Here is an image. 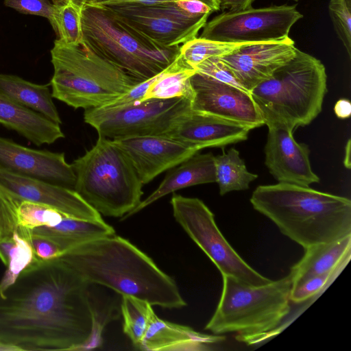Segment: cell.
<instances>
[{"label":"cell","mask_w":351,"mask_h":351,"mask_svg":"<svg viewBox=\"0 0 351 351\" xmlns=\"http://www.w3.org/2000/svg\"><path fill=\"white\" fill-rule=\"evenodd\" d=\"M59 258L90 285L152 306L169 309L186 306L174 280L146 254L115 234L77 246Z\"/></svg>","instance_id":"2"},{"label":"cell","mask_w":351,"mask_h":351,"mask_svg":"<svg viewBox=\"0 0 351 351\" xmlns=\"http://www.w3.org/2000/svg\"><path fill=\"white\" fill-rule=\"evenodd\" d=\"M113 141L128 156L143 184L199 151L189 143L165 135L132 136Z\"/></svg>","instance_id":"15"},{"label":"cell","mask_w":351,"mask_h":351,"mask_svg":"<svg viewBox=\"0 0 351 351\" xmlns=\"http://www.w3.org/2000/svg\"><path fill=\"white\" fill-rule=\"evenodd\" d=\"M19 233L25 237L32 245L36 256L44 261L58 258L64 253L52 241L29 233L23 228H17Z\"/></svg>","instance_id":"38"},{"label":"cell","mask_w":351,"mask_h":351,"mask_svg":"<svg viewBox=\"0 0 351 351\" xmlns=\"http://www.w3.org/2000/svg\"><path fill=\"white\" fill-rule=\"evenodd\" d=\"M252 128L237 122L193 110L180 115L165 136L189 143L199 151L223 147L247 139Z\"/></svg>","instance_id":"19"},{"label":"cell","mask_w":351,"mask_h":351,"mask_svg":"<svg viewBox=\"0 0 351 351\" xmlns=\"http://www.w3.org/2000/svg\"><path fill=\"white\" fill-rule=\"evenodd\" d=\"M0 123L38 146L64 137L60 124L1 95Z\"/></svg>","instance_id":"22"},{"label":"cell","mask_w":351,"mask_h":351,"mask_svg":"<svg viewBox=\"0 0 351 351\" xmlns=\"http://www.w3.org/2000/svg\"><path fill=\"white\" fill-rule=\"evenodd\" d=\"M216 310L205 329L215 335L237 332L241 341L273 332L290 312L289 275L262 285H251L221 275Z\"/></svg>","instance_id":"8"},{"label":"cell","mask_w":351,"mask_h":351,"mask_svg":"<svg viewBox=\"0 0 351 351\" xmlns=\"http://www.w3.org/2000/svg\"><path fill=\"white\" fill-rule=\"evenodd\" d=\"M81 25L83 45L139 82L162 72L179 54L180 46L154 43L103 5L82 3Z\"/></svg>","instance_id":"6"},{"label":"cell","mask_w":351,"mask_h":351,"mask_svg":"<svg viewBox=\"0 0 351 351\" xmlns=\"http://www.w3.org/2000/svg\"><path fill=\"white\" fill-rule=\"evenodd\" d=\"M90 285L59 258H37L0 293V341L21 351L84 350L97 322Z\"/></svg>","instance_id":"1"},{"label":"cell","mask_w":351,"mask_h":351,"mask_svg":"<svg viewBox=\"0 0 351 351\" xmlns=\"http://www.w3.org/2000/svg\"><path fill=\"white\" fill-rule=\"evenodd\" d=\"M191 108L185 97L150 98L117 106L88 108L84 121L94 128L98 136L109 139L164 135L173 121Z\"/></svg>","instance_id":"9"},{"label":"cell","mask_w":351,"mask_h":351,"mask_svg":"<svg viewBox=\"0 0 351 351\" xmlns=\"http://www.w3.org/2000/svg\"><path fill=\"white\" fill-rule=\"evenodd\" d=\"M25 230L32 234L52 241L64 254L88 241L115 234L114 229L104 221L82 220L68 216H64L58 224L53 227Z\"/></svg>","instance_id":"24"},{"label":"cell","mask_w":351,"mask_h":351,"mask_svg":"<svg viewBox=\"0 0 351 351\" xmlns=\"http://www.w3.org/2000/svg\"><path fill=\"white\" fill-rule=\"evenodd\" d=\"M342 270L339 269L316 275L292 286L290 294L291 302L294 303L303 302L324 291Z\"/></svg>","instance_id":"34"},{"label":"cell","mask_w":351,"mask_h":351,"mask_svg":"<svg viewBox=\"0 0 351 351\" xmlns=\"http://www.w3.org/2000/svg\"><path fill=\"white\" fill-rule=\"evenodd\" d=\"M302 17L295 5L228 11L207 22L199 38L232 43L278 41L288 37L293 25Z\"/></svg>","instance_id":"11"},{"label":"cell","mask_w":351,"mask_h":351,"mask_svg":"<svg viewBox=\"0 0 351 351\" xmlns=\"http://www.w3.org/2000/svg\"><path fill=\"white\" fill-rule=\"evenodd\" d=\"M222 335H206L177 324L152 313L139 349L161 350H208L212 344L223 341Z\"/></svg>","instance_id":"20"},{"label":"cell","mask_w":351,"mask_h":351,"mask_svg":"<svg viewBox=\"0 0 351 351\" xmlns=\"http://www.w3.org/2000/svg\"><path fill=\"white\" fill-rule=\"evenodd\" d=\"M211 182H216L215 156L212 153H197L171 168L158 187L122 219L136 214L160 198L178 190Z\"/></svg>","instance_id":"21"},{"label":"cell","mask_w":351,"mask_h":351,"mask_svg":"<svg viewBox=\"0 0 351 351\" xmlns=\"http://www.w3.org/2000/svg\"><path fill=\"white\" fill-rule=\"evenodd\" d=\"M0 351H21V350L15 345L0 341Z\"/></svg>","instance_id":"44"},{"label":"cell","mask_w":351,"mask_h":351,"mask_svg":"<svg viewBox=\"0 0 351 351\" xmlns=\"http://www.w3.org/2000/svg\"><path fill=\"white\" fill-rule=\"evenodd\" d=\"M248 43H232L195 38L180 46L178 56L188 66L194 69L211 57L226 56Z\"/></svg>","instance_id":"30"},{"label":"cell","mask_w":351,"mask_h":351,"mask_svg":"<svg viewBox=\"0 0 351 351\" xmlns=\"http://www.w3.org/2000/svg\"><path fill=\"white\" fill-rule=\"evenodd\" d=\"M194 69L195 72L198 73L240 89L247 90L239 83L231 70L219 58V57L209 58L197 64Z\"/></svg>","instance_id":"35"},{"label":"cell","mask_w":351,"mask_h":351,"mask_svg":"<svg viewBox=\"0 0 351 351\" xmlns=\"http://www.w3.org/2000/svg\"><path fill=\"white\" fill-rule=\"evenodd\" d=\"M75 1H76L77 3L79 4H82V3H84L87 1H88L89 0H74Z\"/></svg>","instance_id":"45"},{"label":"cell","mask_w":351,"mask_h":351,"mask_svg":"<svg viewBox=\"0 0 351 351\" xmlns=\"http://www.w3.org/2000/svg\"><path fill=\"white\" fill-rule=\"evenodd\" d=\"M253 0H221L220 10L228 11H241L250 9Z\"/></svg>","instance_id":"41"},{"label":"cell","mask_w":351,"mask_h":351,"mask_svg":"<svg viewBox=\"0 0 351 351\" xmlns=\"http://www.w3.org/2000/svg\"><path fill=\"white\" fill-rule=\"evenodd\" d=\"M120 308L123 317V331L132 344L139 349L154 312L152 305L143 300L123 295Z\"/></svg>","instance_id":"29"},{"label":"cell","mask_w":351,"mask_h":351,"mask_svg":"<svg viewBox=\"0 0 351 351\" xmlns=\"http://www.w3.org/2000/svg\"><path fill=\"white\" fill-rule=\"evenodd\" d=\"M267 141L265 146V165L278 182L309 186L319 182L309 160L310 149L304 143H298L293 131L278 123L267 124Z\"/></svg>","instance_id":"16"},{"label":"cell","mask_w":351,"mask_h":351,"mask_svg":"<svg viewBox=\"0 0 351 351\" xmlns=\"http://www.w3.org/2000/svg\"><path fill=\"white\" fill-rule=\"evenodd\" d=\"M15 247L16 242L12 234L0 236V259L5 267Z\"/></svg>","instance_id":"40"},{"label":"cell","mask_w":351,"mask_h":351,"mask_svg":"<svg viewBox=\"0 0 351 351\" xmlns=\"http://www.w3.org/2000/svg\"><path fill=\"white\" fill-rule=\"evenodd\" d=\"M296 49L294 41L288 36L278 41L247 44L219 58L250 93L293 58Z\"/></svg>","instance_id":"17"},{"label":"cell","mask_w":351,"mask_h":351,"mask_svg":"<svg viewBox=\"0 0 351 351\" xmlns=\"http://www.w3.org/2000/svg\"><path fill=\"white\" fill-rule=\"evenodd\" d=\"M250 202L304 249L351 235V201L344 197L278 182L256 187Z\"/></svg>","instance_id":"3"},{"label":"cell","mask_w":351,"mask_h":351,"mask_svg":"<svg viewBox=\"0 0 351 351\" xmlns=\"http://www.w3.org/2000/svg\"><path fill=\"white\" fill-rule=\"evenodd\" d=\"M195 72L194 69L186 65L178 56L171 64L156 75L141 101L150 98L185 97L192 101L193 90L191 77Z\"/></svg>","instance_id":"26"},{"label":"cell","mask_w":351,"mask_h":351,"mask_svg":"<svg viewBox=\"0 0 351 351\" xmlns=\"http://www.w3.org/2000/svg\"><path fill=\"white\" fill-rule=\"evenodd\" d=\"M350 139H349L346 143L345 148V157L343 160V165L346 168L350 169L351 166V160H350V151H351V145H350Z\"/></svg>","instance_id":"43"},{"label":"cell","mask_w":351,"mask_h":351,"mask_svg":"<svg viewBox=\"0 0 351 351\" xmlns=\"http://www.w3.org/2000/svg\"><path fill=\"white\" fill-rule=\"evenodd\" d=\"M51 57L52 97L75 109L106 106L141 82L82 43L56 39Z\"/></svg>","instance_id":"5"},{"label":"cell","mask_w":351,"mask_h":351,"mask_svg":"<svg viewBox=\"0 0 351 351\" xmlns=\"http://www.w3.org/2000/svg\"><path fill=\"white\" fill-rule=\"evenodd\" d=\"M328 10L335 32L351 57V0H330Z\"/></svg>","instance_id":"33"},{"label":"cell","mask_w":351,"mask_h":351,"mask_svg":"<svg viewBox=\"0 0 351 351\" xmlns=\"http://www.w3.org/2000/svg\"><path fill=\"white\" fill-rule=\"evenodd\" d=\"M12 236L16 242V247L0 281V293L10 287L22 271L37 258L31 243L17 230L12 232Z\"/></svg>","instance_id":"32"},{"label":"cell","mask_w":351,"mask_h":351,"mask_svg":"<svg viewBox=\"0 0 351 351\" xmlns=\"http://www.w3.org/2000/svg\"><path fill=\"white\" fill-rule=\"evenodd\" d=\"M49 85L34 84L14 75L0 74L1 96L60 124Z\"/></svg>","instance_id":"25"},{"label":"cell","mask_w":351,"mask_h":351,"mask_svg":"<svg viewBox=\"0 0 351 351\" xmlns=\"http://www.w3.org/2000/svg\"><path fill=\"white\" fill-rule=\"evenodd\" d=\"M73 189L104 216L121 217L141 202L143 183L131 160L112 139L98 137L95 145L71 164Z\"/></svg>","instance_id":"7"},{"label":"cell","mask_w":351,"mask_h":351,"mask_svg":"<svg viewBox=\"0 0 351 351\" xmlns=\"http://www.w3.org/2000/svg\"><path fill=\"white\" fill-rule=\"evenodd\" d=\"M105 7L125 24L164 47L180 46L196 38L209 16L189 12L182 6L181 1Z\"/></svg>","instance_id":"12"},{"label":"cell","mask_w":351,"mask_h":351,"mask_svg":"<svg viewBox=\"0 0 351 351\" xmlns=\"http://www.w3.org/2000/svg\"><path fill=\"white\" fill-rule=\"evenodd\" d=\"M4 5L17 12L46 18L53 23V4L51 0H4Z\"/></svg>","instance_id":"37"},{"label":"cell","mask_w":351,"mask_h":351,"mask_svg":"<svg viewBox=\"0 0 351 351\" xmlns=\"http://www.w3.org/2000/svg\"><path fill=\"white\" fill-rule=\"evenodd\" d=\"M182 0H89L86 3H89L98 5H111L126 3H138V4H158L170 2H176ZM211 5L220 10L221 0H199Z\"/></svg>","instance_id":"39"},{"label":"cell","mask_w":351,"mask_h":351,"mask_svg":"<svg viewBox=\"0 0 351 351\" xmlns=\"http://www.w3.org/2000/svg\"><path fill=\"white\" fill-rule=\"evenodd\" d=\"M326 80L321 61L297 48L293 58L250 94L265 125L281 124L293 131L310 124L321 112Z\"/></svg>","instance_id":"4"},{"label":"cell","mask_w":351,"mask_h":351,"mask_svg":"<svg viewBox=\"0 0 351 351\" xmlns=\"http://www.w3.org/2000/svg\"><path fill=\"white\" fill-rule=\"evenodd\" d=\"M294 1H298V0H294Z\"/></svg>","instance_id":"46"},{"label":"cell","mask_w":351,"mask_h":351,"mask_svg":"<svg viewBox=\"0 0 351 351\" xmlns=\"http://www.w3.org/2000/svg\"><path fill=\"white\" fill-rule=\"evenodd\" d=\"M19 201L0 186V236L17 230L16 210Z\"/></svg>","instance_id":"36"},{"label":"cell","mask_w":351,"mask_h":351,"mask_svg":"<svg viewBox=\"0 0 351 351\" xmlns=\"http://www.w3.org/2000/svg\"><path fill=\"white\" fill-rule=\"evenodd\" d=\"M0 186L19 201L45 204L75 219L104 221L101 215L73 189L21 175L1 167Z\"/></svg>","instance_id":"14"},{"label":"cell","mask_w":351,"mask_h":351,"mask_svg":"<svg viewBox=\"0 0 351 351\" xmlns=\"http://www.w3.org/2000/svg\"><path fill=\"white\" fill-rule=\"evenodd\" d=\"M64 216L52 207L26 200L21 201L16 210L17 228L27 230L55 226Z\"/></svg>","instance_id":"31"},{"label":"cell","mask_w":351,"mask_h":351,"mask_svg":"<svg viewBox=\"0 0 351 351\" xmlns=\"http://www.w3.org/2000/svg\"><path fill=\"white\" fill-rule=\"evenodd\" d=\"M215 163L216 182L221 195L233 191L248 189L250 182L258 178L257 174L247 169L239 151L234 148L215 156Z\"/></svg>","instance_id":"27"},{"label":"cell","mask_w":351,"mask_h":351,"mask_svg":"<svg viewBox=\"0 0 351 351\" xmlns=\"http://www.w3.org/2000/svg\"><path fill=\"white\" fill-rule=\"evenodd\" d=\"M170 203L176 221L221 275L231 276L251 285L271 281L250 266L232 248L218 228L213 213L202 200L173 194Z\"/></svg>","instance_id":"10"},{"label":"cell","mask_w":351,"mask_h":351,"mask_svg":"<svg viewBox=\"0 0 351 351\" xmlns=\"http://www.w3.org/2000/svg\"><path fill=\"white\" fill-rule=\"evenodd\" d=\"M53 27L58 40L69 45L82 43L81 5L74 0H51Z\"/></svg>","instance_id":"28"},{"label":"cell","mask_w":351,"mask_h":351,"mask_svg":"<svg viewBox=\"0 0 351 351\" xmlns=\"http://www.w3.org/2000/svg\"><path fill=\"white\" fill-rule=\"evenodd\" d=\"M334 111L339 119H347L351 114V104L348 99H341L335 105Z\"/></svg>","instance_id":"42"},{"label":"cell","mask_w":351,"mask_h":351,"mask_svg":"<svg viewBox=\"0 0 351 351\" xmlns=\"http://www.w3.org/2000/svg\"><path fill=\"white\" fill-rule=\"evenodd\" d=\"M350 255L351 235L305 248L302 258L290 269L292 286L316 275L343 269Z\"/></svg>","instance_id":"23"},{"label":"cell","mask_w":351,"mask_h":351,"mask_svg":"<svg viewBox=\"0 0 351 351\" xmlns=\"http://www.w3.org/2000/svg\"><path fill=\"white\" fill-rule=\"evenodd\" d=\"M193 110L251 127L265 125L249 91L195 72L191 77Z\"/></svg>","instance_id":"13"},{"label":"cell","mask_w":351,"mask_h":351,"mask_svg":"<svg viewBox=\"0 0 351 351\" xmlns=\"http://www.w3.org/2000/svg\"><path fill=\"white\" fill-rule=\"evenodd\" d=\"M0 167L73 189L75 183V172L63 152L31 149L1 136Z\"/></svg>","instance_id":"18"}]
</instances>
